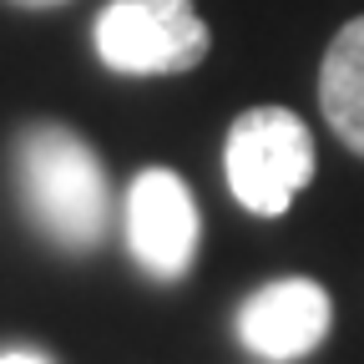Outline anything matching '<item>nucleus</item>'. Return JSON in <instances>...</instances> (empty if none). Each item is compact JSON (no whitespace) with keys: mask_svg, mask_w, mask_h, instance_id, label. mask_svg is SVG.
I'll list each match as a JSON object with an SVG mask.
<instances>
[{"mask_svg":"<svg viewBox=\"0 0 364 364\" xmlns=\"http://www.w3.org/2000/svg\"><path fill=\"white\" fill-rule=\"evenodd\" d=\"M16 172L31 223L66 253H91L107 238V167L81 132L36 122L16 142Z\"/></svg>","mask_w":364,"mask_h":364,"instance_id":"nucleus-1","label":"nucleus"},{"mask_svg":"<svg viewBox=\"0 0 364 364\" xmlns=\"http://www.w3.org/2000/svg\"><path fill=\"white\" fill-rule=\"evenodd\" d=\"M0 364H51V359L36 349H0Z\"/></svg>","mask_w":364,"mask_h":364,"instance_id":"nucleus-7","label":"nucleus"},{"mask_svg":"<svg viewBox=\"0 0 364 364\" xmlns=\"http://www.w3.org/2000/svg\"><path fill=\"white\" fill-rule=\"evenodd\" d=\"M97 56L117 76H182L213 51L193 0H112L97 16Z\"/></svg>","mask_w":364,"mask_h":364,"instance_id":"nucleus-3","label":"nucleus"},{"mask_svg":"<svg viewBox=\"0 0 364 364\" xmlns=\"http://www.w3.org/2000/svg\"><path fill=\"white\" fill-rule=\"evenodd\" d=\"M238 339L263 364H289L324 344L334 324V304L314 279H273L238 304Z\"/></svg>","mask_w":364,"mask_h":364,"instance_id":"nucleus-5","label":"nucleus"},{"mask_svg":"<svg viewBox=\"0 0 364 364\" xmlns=\"http://www.w3.org/2000/svg\"><path fill=\"white\" fill-rule=\"evenodd\" d=\"M228 193L253 218H284L314 182V136L289 107H248L223 142Z\"/></svg>","mask_w":364,"mask_h":364,"instance_id":"nucleus-2","label":"nucleus"},{"mask_svg":"<svg viewBox=\"0 0 364 364\" xmlns=\"http://www.w3.org/2000/svg\"><path fill=\"white\" fill-rule=\"evenodd\" d=\"M127 243L142 273L157 284L188 279L198 258V198L172 167L136 172L127 193Z\"/></svg>","mask_w":364,"mask_h":364,"instance_id":"nucleus-4","label":"nucleus"},{"mask_svg":"<svg viewBox=\"0 0 364 364\" xmlns=\"http://www.w3.org/2000/svg\"><path fill=\"white\" fill-rule=\"evenodd\" d=\"M11 6H21V11H51V6H66V0H11Z\"/></svg>","mask_w":364,"mask_h":364,"instance_id":"nucleus-8","label":"nucleus"},{"mask_svg":"<svg viewBox=\"0 0 364 364\" xmlns=\"http://www.w3.org/2000/svg\"><path fill=\"white\" fill-rule=\"evenodd\" d=\"M318 107L339 142L364 157V16L339 26L318 66Z\"/></svg>","mask_w":364,"mask_h":364,"instance_id":"nucleus-6","label":"nucleus"}]
</instances>
